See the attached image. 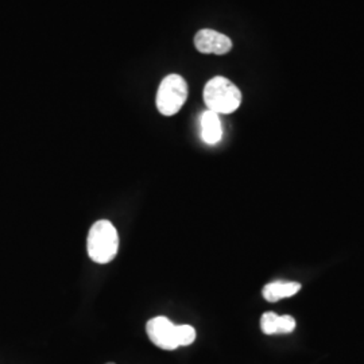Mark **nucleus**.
I'll return each mask as SVG.
<instances>
[{
  "label": "nucleus",
  "mask_w": 364,
  "mask_h": 364,
  "mask_svg": "<svg viewBox=\"0 0 364 364\" xmlns=\"http://www.w3.org/2000/svg\"><path fill=\"white\" fill-rule=\"evenodd\" d=\"M204 102L209 111L228 115L242 105V92L228 78L216 76L204 88Z\"/></svg>",
  "instance_id": "1"
},
{
  "label": "nucleus",
  "mask_w": 364,
  "mask_h": 364,
  "mask_svg": "<svg viewBox=\"0 0 364 364\" xmlns=\"http://www.w3.org/2000/svg\"><path fill=\"white\" fill-rule=\"evenodd\" d=\"M88 255L93 262L105 264L117 257L119 236L114 224L108 220L96 221L87 239Z\"/></svg>",
  "instance_id": "2"
},
{
  "label": "nucleus",
  "mask_w": 364,
  "mask_h": 364,
  "mask_svg": "<svg viewBox=\"0 0 364 364\" xmlns=\"http://www.w3.org/2000/svg\"><path fill=\"white\" fill-rule=\"evenodd\" d=\"M188 99V84L180 75H169L159 84L156 105L164 117H173L180 112Z\"/></svg>",
  "instance_id": "3"
},
{
  "label": "nucleus",
  "mask_w": 364,
  "mask_h": 364,
  "mask_svg": "<svg viewBox=\"0 0 364 364\" xmlns=\"http://www.w3.org/2000/svg\"><path fill=\"white\" fill-rule=\"evenodd\" d=\"M146 331L153 344L161 350L173 351L178 348L177 341V326L173 324L168 317L158 316L146 324Z\"/></svg>",
  "instance_id": "4"
},
{
  "label": "nucleus",
  "mask_w": 364,
  "mask_h": 364,
  "mask_svg": "<svg viewBox=\"0 0 364 364\" xmlns=\"http://www.w3.org/2000/svg\"><path fill=\"white\" fill-rule=\"evenodd\" d=\"M195 46L203 54L223 55L231 52L232 41L216 30L203 28L196 34Z\"/></svg>",
  "instance_id": "5"
},
{
  "label": "nucleus",
  "mask_w": 364,
  "mask_h": 364,
  "mask_svg": "<svg viewBox=\"0 0 364 364\" xmlns=\"http://www.w3.org/2000/svg\"><path fill=\"white\" fill-rule=\"evenodd\" d=\"M201 124V138L207 144H219L223 138V126H221L220 117L207 109L200 119Z\"/></svg>",
  "instance_id": "6"
},
{
  "label": "nucleus",
  "mask_w": 364,
  "mask_h": 364,
  "mask_svg": "<svg viewBox=\"0 0 364 364\" xmlns=\"http://www.w3.org/2000/svg\"><path fill=\"white\" fill-rule=\"evenodd\" d=\"M301 290L299 282H287V281H275L267 284L263 287V299L269 302H277L281 299H289L296 296Z\"/></svg>",
  "instance_id": "7"
},
{
  "label": "nucleus",
  "mask_w": 364,
  "mask_h": 364,
  "mask_svg": "<svg viewBox=\"0 0 364 364\" xmlns=\"http://www.w3.org/2000/svg\"><path fill=\"white\" fill-rule=\"evenodd\" d=\"M278 318H279V316L277 313H263L262 318H260V329H262V332L264 335H277Z\"/></svg>",
  "instance_id": "8"
},
{
  "label": "nucleus",
  "mask_w": 364,
  "mask_h": 364,
  "mask_svg": "<svg viewBox=\"0 0 364 364\" xmlns=\"http://www.w3.org/2000/svg\"><path fill=\"white\" fill-rule=\"evenodd\" d=\"M196 340V329L192 326H177V341L178 346H191Z\"/></svg>",
  "instance_id": "9"
},
{
  "label": "nucleus",
  "mask_w": 364,
  "mask_h": 364,
  "mask_svg": "<svg viewBox=\"0 0 364 364\" xmlns=\"http://www.w3.org/2000/svg\"><path fill=\"white\" fill-rule=\"evenodd\" d=\"M294 329H296V320L291 316H279L277 335L291 333Z\"/></svg>",
  "instance_id": "10"
},
{
  "label": "nucleus",
  "mask_w": 364,
  "mask_h": 364,
  "mask_svg": "<svg viewBox=\"0 0 364 364\" xmlns=\"http://www.w3.org/2000/svg\"><path fill=\"white\" fill-rule=\"evenodd\" d=\"M108 364H115V363H108Z\"/></svg>",
  "instance_id": "11"
}]
</instances>
